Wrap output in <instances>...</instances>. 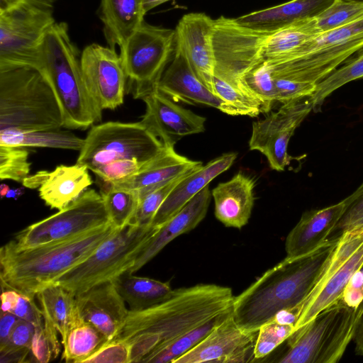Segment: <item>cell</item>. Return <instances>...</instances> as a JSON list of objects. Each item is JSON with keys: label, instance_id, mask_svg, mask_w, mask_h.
Wrapping results in <instances>:
<instances>
[{"label": "cell", "instance_id": "6da1fadb", "mask_svg": "<svg viewBox=\"0 0 363 363\" xmlns=\"http://www.w3.org/2000/svg\"><path fill=\"white\" fill-rule=\"evenodd\" d=\"M234 296L227 286L201 284L173 289L162 301L142 310H129L111 340L130 345V362L233 308Z\"/></svg>", "mask_w": 363, "mask_h": 363}, {"label": "cell", "instance_id": "7a4b0ae2", "mask_svg": "<svg viewBox=\"0 0 363 363\" xmlns=\"http://www.w3.org/2000/svg\"><path fill=\"white\" fill-rule=\"evenodd\" d=\"M337 239H329L308 255L285 257L235 296L233 315L236 323L246 330L257 332L281 311L295 313L315 284Z\"/></svg>", "mask_w": 363, "mask_h": 363}, {"label": "cell", "instance_id": "3957f363", "mask_svg": "<svg viewBox=\"0 0 363 363\" xmlns=\"http://www.w3.org/2000/svg\"><path fill=\"white\" fill-rule=\"evenodd\" d=\"M116 230L110 223L71 239L28 249H18L9 241L0 250L2 289L36 296L39 291L90 256Z\"/></svg>", "mask_w": 363, "mask_h": 363}, {"label": "cell", "instance_id": "277c9868", "mask_svg": "<svg viewBox=\"0 0 363 363\" xmlns=\"http://www.w3.org/2000/svg\"><path fill=\"white\" fill-rule=\"evenodd\" d=\"M80 57L67 24H52L40 45L38 69L53 88L62 108L63 128L69 129H86L102 117V110L86 90Z\"/></svg>", "mask_w": 363, "mask_h": 363}, {"label": "cell", "instance_id": "5b68a950", "mask_svg": "<svg viewBox=\"0 0 363 363\" xmlns=\"http://www.w3.org/2000/svg\"><path fill=\"white\" fill-rule=\"evenodd\" d=\"M62 108L45 75L33 67L0 72V130L63 127Z\"/></svg>", "mask_w": 363, "mask_h": 363}, {"label": "cell", "instance_id": "8992f818", "mask_svg": "<svg viewBox=\"0 0 363 363\" xmlns=\"http://www.w3.org/2000/svg\"><path fill=\"white\" fill-rule=\"evenodd\" d=\"M362 313L341 298L321 311L288 339L280 363H336L353 340Z\"/></svg>", "mask_w": 363, "mask_h": 363}, {"label": "cell", "instance_id": "52a82bcc", "mask_svg": "<svg viewBox=\"0 0 363 363\" xmlns=\"http://www.w3.org/2000/svg\"><path fill=\"white\" fill-rule=\"evenodd\" d=\"M363 51V17L354 22L321 33L308 40L291 60L269 62L275 82L317 84Z\"/></svg>", "mask_w": 363, "mask_h": 363}, {"label": "cell", "instance_id": "ba28073f", "mask_svg": "<svg viewBox=\"0 0 363 363\" xmlns=\"http://www.w3.org/2000/svg\"><path fill=\"white\" fill-rule=\"evenodd\" d=\"M158 229L133 223L117 229L90 256L51 284L62 286L76 295L100 283L113 281L131 268L138 252Z\"/></svg>", "mask_w": 363, "mask_h": 363}, {"label": "cell", "instance_id": "9c48e42d", "mask_svg": "<svg viewBox=\"0 0 363 363\" xmlns=\"http://www.w3.org/2000/svg\"><path fill=\"white\" fill-rule=\"evenodd\" d=\"M362 267L363 225L345 230L338 236L315 284L295 311L296 330L340 299L350 281Z\"/></svg>", "mask_w": 363, "mask_h": 363}, {"label": "cell", "instance_id": "30bf717a", "mask_svg": "<svg viewBox=\"0 0 363 363\" xmlns=\"http://www.w3.org/2000/svg\"><path fill=\"white\" fill-rule=\"evenodd\" d=\"M162 141L140 122H107L92 126L77 163L89 170L108 162L135 158L145 164L163 149Z\"/></svg>", "mask_w": 363, "mask_h": 363}, {"label": "cell", "instance_id": "8fae6325", "mask_svg": "<svg viewBox=\"0 0 363 363\" xmlns=\"http://www.w3.org/2000/svg\"><path fill=\"white\" fill-rule=\"evenodd\" d=\"M175 45V30L144 21L120 48L123 67L135 99H141L157 89Z\"/></svg>", "mask_w": 363, "mask_h": 363}, {"label": "cell", "instance_id": "7c38bea8", "mask_svg": "<svg viewBox=\"0 0 363 363\" xmlns=\"http://www.w3.org/2000/svg\"><path fill=\"white\" fill-rule=\"evenodd\" d=\"M55 23L52 9L26 1L0 12V72L39 67V48Z\"/></svg>", "mask_w": 363, "mask_h": 363}, {"label": "cell", "instance_id": "4fadbf2b", "mask_svg": "<svg viewBox=\"0 0 363 363\" xmlns=\"http://www.w3.org/2000/svg\"><path fill=\"white\" fill-rule=\"evenodd\" d=\"M110 223L101 194L88 189L57 213L20 231L11 242L18 249H28L71 239Z\"/></svg>", "mask_w": 363, "mask_h": 363}, {"label": "cell", "instance_id": "5bb4252c", "mask_svg": "<svg viewBox=\"0 0 363 363\" xmlns=\"http://www.w3.org/2000/svg\"><path fill=\"white\" fill-rule=\"evenodd\" d=\"M269 33L244 27L235 18L220 16L214 20V77L244 91L241 78L264 59L263 45Z\"/></svg>", "mask_w": 363, "mask_h": 363}, {"label": "cell", "instance_id": "9a60e30c", "mask_svg": "<svg viewBox=\"0 0 363 363\" xmlns=\"http://www.w3.org/2000/svg\"><path fill=\"white\" fill-rule=\"evenodd\" d=\"M312 111L311 96L282 104L277 111L252 123L250 149L264 155L272 169L284 170L290 162L287 152L289 140Z\"/></svg>", "mask_w": 363, "mask_h": 363}, {"label": "cell", "instance_id": "2e32d148", "mask_svg": "<svg viewBox=\"0 0 363 363\" xmlns=\"http://www.w3.org/2000/svg\"><path fill=\"white\" fill-rule=\"evenodd\" d=\"M80 60L86 90L96 105L102 111L121 106L128 78L116 48L92 43L83 50Z\"/></svg>", "mask_w": 363, "mask_h": 363}, {"label": "cell", "instance_id": "e0dca14e", "mask_svg": "<svg viewBox=\"0 0 363 363\" xmlns=\"http://www.w3.org/2000/svg\"><path fill=\"white\" fill-rule=\"evenodd\" d=\"M257 332L241 328L233 311L196 345L172 363L254 362L253 348Z\"/></svg>", "mask_w": 363, "mask_h": 363}, {"label": "cell", "instance_id": "ac0fdd59", "mask_svg": "<svg viewBox=\"0 0 363 363\" xmlns=\"http://www.w3.org/2000/svg\"><path fill=\"white\" fill-rule=\"evenodd\" d=\"M141 99L146 110L140 122L164 145L174 146L182 137L205 130L206 118L177 105L157 89Z\"/></svg>", "mask_w": 363, "mask_h": 363}, {"label": "cell", "instance_id": "d6986e66", "mask_svg": "<svg viewBox=\"0 0 363 363\" xmlns=\"http://www.w3.org/2000/svg\"><path fill=\"white\" fill-rule=\"evenodd\" d=\"M213 31L214 20L211 17L203 13H190L179 20L175 39L196 74L215 94Z\"/></svg>", "mask_w": 363, "mask_h": 363}, {"label": "cell", "instance_id": "ffe728a7", "mask_svg": "<svg viewBox=\"0 0 363 363\" xmlns=\"http://www.w3.org/2000/svg\"><path fill=\"white\" fill-rule=\"evenodd\" d=\"M157 89L174 102L201 104L216 108L231 116L240 115L236 108L213 94L205 86L177 44L173 57L160 78Z\"/></svg>", "mask_w": 363, "mask_h": 363}, {"label": "cell", "instance_id": "44dd1931", "mask_svg": "<svg viewBox=\"0 0 363 363\" xmlns=\"http://www.w3.org/2000/svg\"><path fill=\"white\" fill-rule=\"evenodd\" d=\"M76 301L80 318L95 326L109 341L121 329L129 312L112 281L76 294Z\"/></svg>", "mask_w": 363, "mask_h": 363}, {"label": "cell", "instance_id": "7402d4cb", "mask_svg": "<svg viewBox=\"0 0 363 363\" xmlns=\"http://www.w3.org/2000/svg\"><path fill=\"white\" fill-rule=\"evenodd\" d=\"M346 204L337 203L304 212L286 236L285 250L288 258L308 255L325 243L342 218Z\"/></svg>", "mask_w": 363, "mask_h": 363}, {"label": "cell", "instance_id": "603a6c76", "mask_svg": "<svg viewBox=\"0 0 363 363\" xmlns=\"http://www.w3.org/2000/svg\"><path fill=\"white\" fill-rule=\"evenodd\" d=\"M211 194L208 185L194 196L177 214L159 227L136 256L133 265L128 271L133 273L155 257L177 237L195 228L205 218Z\"/></svg>", "mask_w": 363, "mask_h": 363}, {"label": "cell", "instance_id": "cb8c5ba5", "mask_svg": "<svg viewBox=\"0 0 363 363\" xmlns=\"http://www.w3.org/2000/svg\"><path fill=\"white\" fill-rule=\"evenodd\" d=\"M201 165L200 161L189 160L176 152L174 146L164 145L161 152L145 164L135 174L107 184L133 191L140 200L163 184Z\"/></svg>", "mask_w": 363, "mask_h": 363}, {"label": "cell", "instance_id": "d4e9b609", "mask_svg": "<svg viewBox=\"0 0 363 363\" xmlns=\"http://www.w3.org/2000/svg\"><path fill=\"white\" fill-rule=\"evenodd\" d=\"M254 179L239 172L212 191L215 216L226 227L240 229L249 220L254 206Z\"/></svg>", "mask_w": 363, "mask_h": 363}, {"label": "cell", "instance_id": "484cf974", "mask_svg": "<svg viewBox=\"0 0 363 363\" xmlns=\"http://www.w3.org/2000/svg\"><path fill=\"white\" fill-rule=\"evenodd\" d=\"M235 152L224 154L201 166L173 189L156 213L151 225L160 227L177 214L194 196L217 176L228 169L236 159Z\"/></svg>", "mask_w": 363, "mask_h": 363}, {"label": "cell", "instance_id": "4316f807", "mask_svg": "<svg viewBox=\"0 0 363 363\" xmlns=\"http://www.w3.org/2000/svg\"><path fill=\"white\" fill-rule=\"evenodd\" d=\"M337 0H291L235 18L246 28L272 33L294 22L316 18Z\"/></svg>", "mask_w": 363, "mask_h": 363}, {"label": "cell", "instance_id": "83f0119b", "mask_svg": "<svg viewBox=\"0 0 363 363\" xmlns=\"http://www.w3.org/2000/svg\"><path fill=\"white\" fill-rule=\"evenodd\" d=\"M89 169L82 164L60 165L53 171H42L39 196L51 208L62 210L91 185Z\"/></svg>", "mask_w": 363, "mask_h": 363}, {"label": "cell", "instance_id": "f1b7e54d", "mask_svg": "<svg viewBox=\"0 0 363 363\" xmlns=\"http://www.w3.org/2000/svg\"><path fill=\"white\" fill-rule=\"evenodd\" d=\"M100 18L108 46L121 48L145 21L144 0H101Z\"/></svg>", "mask_w": 363, "mask_h": 363}, {"label": "cell", "instance_id": "f546056e", "mask_svg": "<svg viewBox=\"0 0 363 363\" xmlns=\"http://www.w3.org/2000/svg\"><path fill=\"white\" fill-rule=\"evenodd\" d=\"M320 33L315 18L294 22L267 35L263 45L264 59L272 62L294 59L306 43Z\"/></svg>", "mask_w": 363, "mask_h": 363}, {"label": "cell", "instance_id": "4dcf8cb0", "mask_svg": "<svg viewBox=\"0 0 363 363\" xmlns=\"http://www.w3.org/2000/svg\"><path fill=\"white\" fill-rule=\"evenodd\" d=\"M36 297L43 316L52 323L63 340L69 330L82 319L76 295L62 286L50 284L39 291Z\"/></svg>", "mask_w": 363, "mask_h": 363}, {"label": "cell", "instance_id": "1f68e13d", "mask_svg": "<svg viewBox=\"0 0 363 363\" xmlns=\"http://www.w3.org/2000/svg\"><path fill=\"white\" fill-rule=\"evenodd\" d=\"M112 281L131 311L148 308L167 298L173 290L167 282L134 276L128 271Z\"/></svg>", "mask_w": 363, "mask_h": 363}, {"label": "cell", "instance_id": "d6a6232c", "mask_svg": "<svg viewBox=\"0 0 363 363\" xmlns=\"http://www.w3.org/2000/svg\"><path fill=\"white\" fill-rule=\"evenodd\" d=\"M84 143V139L60 129L38 131L16 129L0 130V145L80 150Z\"/></svg>", "mask_w": 363, "mask_h": 363}, {"label": "cell", "instance_id": "836d02e7", "mask_svg": "<svg viewBox=\"0 0 363 363\" xmlns=\"http://www.w3.org/2000/svg\"><path fill=\"white\" fill-rule=\"evenodd\" d=\"M109 341L92 324L82 319L78 321L62 340V359L66 362L84 363Z\"/></svg>", "mask_w": 363, "mask_h": 363}, {"label": "cell", "instance_id": "e575fe53", "mask_svg": "<svg viewBox=\"0 0 363 363\" xmlns=\"http://www.w3.org/2000/svg\"><path fill=\"white\" fill-rule=\"evenodd\" d=\"M232 311L233 308L158 347L144 357L141 362L172 363L174 359L196 345Z\"/></svg>", "mask_w": 363, "mask_h": 363}, {"label": "cell", "instance_id": "d590c367", "mask_svg": "<svg viewBox=\"0 0 363 363\" xmlns=\"http://www.w3.org/2000/svg\"><path fill=\"white\" fill-rule=\"evenodd\" d=\"M363 78V51L346 61L345 64L336 69L325 79L316 84L311 96L313 111L320 112L327 97L345 84Z\"/></svg>", "mask_w": 363, "mask_h": 363}, {"label": "cell", "instance_id": "8d00e7d4", "mask_svg": "<svg viewBox=\"0 0 363 363\" xmlns=\"http://www.w3.org/2000/svg\"><path fill=\"white\" fill-rule=\"evenodd\" d=\"M242 89L262 105V112L269 113L277 101L275 84L269 62L262 59L248 70L240 80Z\"/></svg>", "mask_w": 363, "mask_h": 363}, {"label": "cell", "instance_id": "74e56055", "mask_svg": "<svg viewBox=\"0 0 363 363\" xmlns=\"http://www.w3.org/2000/svg\"><path fill=\"white\" fill-rule=\"evenodd\" d=\"M106 184L101 194L104 200L111 223L121 229L131 222L139 204L136 192Z\"/></svg>", "mask_w": 363, "mask_h": 363}, {"label": "cell", "instance_id": "f35d334b", "mask_svg": "<svg viewBox=\"0 0 363 363\" xmlns=\"http://www.w3.org/2000/svg\"><path fill=\"white\" fill-rule=\"evenodd\" d=\"M293 323H282L273 318L261 325L253 348L254 362L262 359L272 352L295 332Z\"/></svg>", "mask_w": 363, "mask_h": 363}, {"label": "cell", "instance_id": "ab89813d", "mask_svg": "<svg viewBox=\"0 0 363 363\" xmlns=\"http://www.w3.org/2000/svg\"><path fill=\"white\" fill-rule=\"evenodd\" d=\"M362 17V1L337 0L315 19L320 33H323L350 24Z\"/></svg>", "mask_w": 363, "mask_h": 363}, {"label": "cell", "instance_id": "60d3db41", "mask_svg": "<svg viewBox=\"0 0 363 363\" xmlns=\"http://www.w3.org/2000/svg\"><path fill=\"white\" fill-rule=\"evenodd\" d=\"M57 333L52 323L43 316V324L35 327L30 347L33 361L48 363L57 357L60 352Z\"/></svg>", "mask_w": 363, "mask_h": 363}, {"label": "cell", "instance_id": "b9f144b4", "mask_svg": "<svg viewBox=\"0 0 363 363\" xmlns=\"http://www.w3.org/2000/svg\"><path fill=\"white\" fill-rule=\"evenodd\" d=\"M196 168L163 184L140 199L130 223L143 227L150 226L156 213L170 192L179 182Z\"/></svg>", "mask_w": 363, "mask_h": 363}, {"label": "cell", "instance_id": "7bdbcfd3", "mask_svg": "<svg viewBox=\"0 0 363 363\" xmlns=\"http://www.w3.org/2000/svg\"><path fill=\"white\" fill-rule=\"evenodd\" d=\"M28 151L24 147L0 145V178L23 182L30 173Z\"/></svg>", "mask_w": 363, "mask_h": 363}, {"label": "cell", "instance_id": "ee69618b", "mask_svg": "<svg viewBox=\"0 0 363 363\" xmlns=\"http://www.w3.org/2000/svg\"><path fill=\"white\" fill-rule=\"evenodd\" d=\"M215 94L236 108L241 116L256 117L262 112V104L244 91L214 77Z\"/></svg>", "mask_w": 363, "mask_h": 363}, {"label": "cell", "instance_id": "f6af8a7d", "mask_svg": "<svg viewBox=\"0 0 363 363\" xmlns=\"http://www.w3.org/2000/svg\"><path fill=\"white\" fill-rule=\"evenodd\" d=\"M144 164L135 158L123 159L108 162L91 172L105 184H112L135 174Z\"/></svg>", "mask_w": 363, "mask_h": 363}, {"label": "cell", "instance_id": "bcb514c9", "mask_svg": "<svg viewBox=\"0 0 363 363\" xmlns=\"http://www.w3.org/2000/svg\"><path fill=\"white\" fill-rule=\"evenodd\" d=\"M344 201L345 210L335 230L340 234L363 225V182Z\"/></svg>", "mask_w": 363, "mask_h": 363}, {"label": "cell", "instance_id": "7dc6e473", "mask_svg": "<svg viewBox=\"0 0 363 363\" xmlns=\"http://www.w3.org/2000/svg\"><path fill=\"white\" fill-rule=\"evenodd\" d=\"M130 363V345L122 340H111L84 363Z\"/></svg>", "mask_w": 363, "mask_h": 363}, {"label": "cell", "instance_id": "c3c4849f", "mask_svg": "<svg viewBox=\"0 0 363 363\" xmlns=\"http://www.w3.org/2000/svg\"><path fill=\"white\" fill-rule=\"evenodd\" d=\"M34 297L20 292L18 298L9 313L31 323L35 327L42 325L43 312L35 302Z\"/></svg>", "mask_w": 363, "mask_h": 363}, {"label": "cell", "instance_id": "681fc988", "mask_svg": "<svg viewBox=\"0 0 363 363\" xmlns=\"http://www.w3.org/2000/svg\"><path fill=\"white\" fill-rule=\"evenodd\" d=\"M34 332L33 324L20 318L11 332L8 345L1 349L0 352L10 350H30Z\"/></svg>", "mask_w": 363, "mask_h": 363}, {"label": "cell", "instance_id": "f907efd6", "mask_svg": "<svg viewBox=\"0 0 363 363\" xmlns=\"http://www.w3.org/2000/svg\"><path fill=\"white\" fill-rule=\"evenodd\" d=\"M359 272V278H356V274L352 278L342 296V300L352 308L359 307L363 301V277Z\"/></svg>", "mask_w": 363, "mask_h": 363}, {"label": "cell", "instance_id": "816d5d0a", "mask_svg": "<svg viewBox=\"0 0 363 363\" xmlns=\"http://www.w3.org/2000/svg\"><path fill=\"white\" fill-rule=\"evenodd\" d=\"M19 319L11 313L1 312L0 350L8 345L11 332Z\"/></svg>", "mask_w": 363, "mask_h": 363}, {"label": "cell", "instance_id": "f5cc1de1", "mask_svg": "<svg viewBox=\"0 0 363 363\" xmlns=\"http://www.w3.org/2000/svg\"><path fill=\"white\" fill-rule=\"evenodd\" d=\"M362 309V308H361ZM353 340L355 343V353L363 357V312L359 319Z\"/></svg>", "mask_w": 363, "mask_h": 363}, {"label": "cell", "instance_id": "db71d44e", "mask_svg": "<svg viewBox=\"0 0 363 363\" xmlns=\"http://www.w3.org/2000/svg\"><path fill=\"white\" fill-rule=\"evenodd\" d=\"M26 2L32 4L33 5L52 9L54 4L57 1V0H24Z\"/></svg>", "mask_w": 363, "mask_h": 363}, {"label": "cell", "instance_id": "11a10c76", "mask_svg": "<svg viewBox=\"0 0 363 363\" xmlns=\"http://www.w3.org/2000/svg\"><path fill=\"white\" fill-rule=\"evenodd\" d=\"M23 1L24 0H0V12L11 9Z\"/></svg>", "mask_w": 363, "mask_h": 363}, {"label": "cell", "instance_id": "9f6ffc18", "mask_svg": "<svg viewBox=\"0 0 363 363\" xmlns=\"http://www.w3.org/2000/svg\"><path fill=\"white\" fill-rule=\"evenodd\" d=\"M169 0H144V9L145 13L148 12L151 9L156 6L168 1Z\"/></svg>", "mask_w": 363, "mask_h": 363}, {"label": "cell", "instance_id": "6f0895ef", "mask_svg": "<svg viewBox=\"0 0 363 363\" xmlns=\"http://www.w3.org/2000/svg\"><path fill=\"white\" fill-rule=\"evenodd\" d=\"M24 193L23 188H18V189H10L6 196L7 198H13L14 199H17Z\"/></svg>", "mask_w": 363, "mask_h": 363}, {"label": "cell", "instance_id": "680465c9", "mask_svg": "<svg viewBox=\"0 0 363 363\" xmlns=\"http://www.w3.org/2000/svg\"><path fill=\"white\" fill-rule=\"evenodd\" d=\"M9 189H10V188L9 187L8 185H6L5 184H1V186H0L1 197L3 198V197L6 196Z\"/></svg>", "mask_w": 363, "mask_h": 363}, {"label": "cell", "instance_id": "91938a15", "mask_svg": "<svg viewBox=\"0 0 363 363\" xmlns=\"http://www.w3.org/2000/svg\"><path fill=\"white\" fill-rule=\"evenodd\" d=\"M347 1H362L363 2V0H347Z\"/></svg>", "mask_w": 363, "mask_h": 363}]
</instances>
